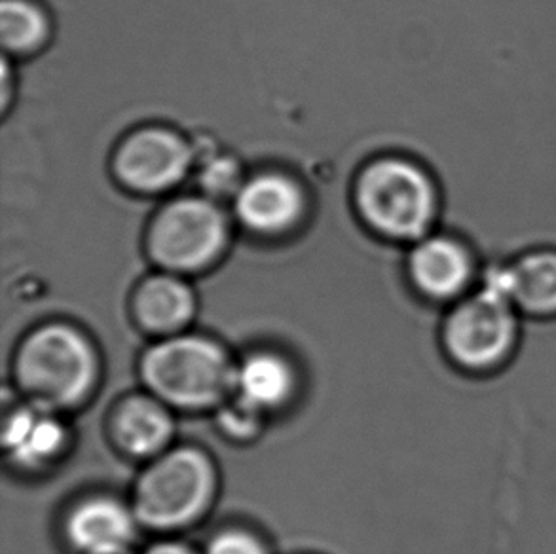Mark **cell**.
Masks as SVG:
<instances>
[{
  "label": "cell",
  "mask_w": 556,
  "mask_h": 554,
  "mask_svg": "<svg viewBox=\"0 0 556 554\" xmlns=\"http://www.w3.org/2000/svg\"><path fill=\"white\" fill-rule=\"evenodd\" d=\"M98 375V353L88 337L61 323L33 330L15 352L17 388L30 405L52 413L86 401Z\"/></svg>",
  "instance_id": "cell-1"
},
{
  "label": "cell",
  "mask_w": 556,
  "mask_h": 554,
  "mask_svg": "<svg viewBox=\"0 0 556 554\" xmlns=\"http://www.w3.org/2000/svg\"><path fill=\"white\" fill-rule=\"evenodd\" d=\"M236 373L223 345L194 335L164 338L141 360V378L151 395L185 411L223 405L236 391Z\"/></svg>",
  "instance_id": "cell-2"
},
{
  "label": "cell",
  "mask_w": 556,
  "mask_h": 554,
  "mask_svg": "<svg viewBox=\"0 0 556 554\" xmlns=\"http://www.w3.org/2000/svg\"><path fill=\"white\" fill-rule=\"evenodd\" d=\"M522 315L494 285L484 284L454 302L444 317L441 344L454 367L467 375H494L515 357Z\"/></svg>",
  "instance_id": "cell-3"
},
{
  "label": "cell",
  "mask_w": 556,
  "mask_h": 554,
  "mask_svg": "<svg viewBox=\"0 0 556 554\" xmlns=\"http://www.w3.org/2000/svg\"><path fill=\"white\" fill-rule=\"evenodd\" d=\"M217 492V469L198 449L160 454L139 477L134 494L137 522L151 530H177L210 509Z\"/></svg>",
  "instance_id": "cell-4"
},
{
  "label": "cell",
  "mask_w": 556,
  "mask_h": 554,
  "mask_svg": "<svg viewBox=\"0 0 556 554\" xmlns=\"http://www.w3.org/2000/svg\"><path fill=\"white\" fill-rule=\"evenodd\" d=\"M357 205L376 232L393 240L420 241L435 215V188L418 165L386 158L359 177Z\"/></svg>",
  "instance_id": "cell-5"
},
{
  "label": "cell",
  "mask_w": 556,
  "mask_h": 554,
  "mask_svg": "<svg viewBox=\"0 0 556 554\" xmlns=\"http://www.w3.org/2000/svg\"><path fill=\"white\" fill-rule=\"evenodd\" d=\"M228 241L223 211L205 198H182L160 211L149 234V251L169 274L207 268Z\"/></svg>",
  "instance_id": "cell-6"
},
{
  "label": "cell",
  "mask_w": 556,
  "mask_h": 554,
  "mask_svg": "<svg viewBox=\"0 0 556 554\" xmlns=\"http://www.w3.org/2000/svg\"><path fill=\"white\" fill-rule=\"evenodd\" d=\"M192 165V150L182 137L162 128L141 129L122 142L114 172L131 190L159 194L177 187Z\"/></svg>",
  "instance_id": "cell-7"
},
{
  "label": "cell",
  "mask_w": 556,
  "mask_h": 554,
  "mask_svg": "<svg viewBox=\"0 0 556 554\" xmlns=\"http://www.w3.org/2000/svg\"><path fill=\"white\" fill-rule=\"evenodd\" d=\"M408 276L421 297L458 302L473 291V255L451 236H426L410 253Z\"/></svg>",
  "instance_id": "cell-8"
},
{
  "label": "cell",
  "mask_w": 556,
  "mask_h": 554,
  "mask_svg": "<svg viewBox=\"0 0 556 554\" xmlns=\"http://www.w3.org/2000/svg\"><path fill=\"white\" fill-rule=\"evenodd\" d=\"M136 513L124 503L96 495L65 518V538L78 554H126L136 538Z\"/></svg>",
  "instance_id": "cell-9"
},
{
  "label": "cell",
  "mask_w": 556,
  "mask_h": 554,
  "mask_svg": "<svg viewBox=\"0 0 556 554\" xmlns=\"http://www.w3.org/2000/svg\"><path fill=\"white\" fill-rule=\"evenodd\" d=\"M484 281L504 292L522 317L555 319L556 251L553 249L530 251L513 263L492 268Z\"/></svg>",
  "instance_id": "cell-10"
},
{
  "label": "cell",
  "mask_w": 556,
  "mask_h": 554,
  "mask_svg": "<svg viewBox=\"0 0 556 554\" xmlns=\"http://www.w3.org/2000/svg\"><path fill=\"white\" fill-rule=\"evenodd\" d=\"M236 213L249 230L276 236L293 228L304 213L301 187L279 173H263L241 182Z\"/></svg>",
  "instance_id": "cell-11"
},
{
  "label": "cell",
  "mask_w": 556,
  "mask_h": 554,
  "mask_svg": "<svg viewBox=\"0 0 556 554\" xmlns=\"http://www.w3.org/2000/svg\"><path fill=\"white\" fill-rule=\"evenodd\" d=\"M67 427L55 413L25 405L8 414L2 444L8 457L23 469H45L67 449Z\"/></svg>",
  "instance_id": "cell-12"
},
{
  "label": "cell",
  "mask_w": 556,
  "mask_h": 554,
  "mask_svg": "<svg viewBox=\"0 0 556 554\" xmlns=\"http://www.w3.org/2000/svg\"><path fill=\"white\" fill-rule=\"evenodd\" d=\"M174 418L154 395L124 399L111 416L114 444L128 456L159 457L174 437Z\"/></svg>",
  "instance_id": "cell-13"
},
{
  "label": "cell",
  "mask_w": 556,
  "mask_h": 554,
  "mask_svg": "<svg viewBox=\"0 0 556 554\" xmlns=\"http://www.w3.org/2000/svg\"><path fill=\"white\" fill-rule=\"evenodd\" d=\"M194 312V292L175 274L149 277L137 287L134 315L147 332L166 338L181 335Z\"/></svg>",
  "instance_id": "cell-14"
},
{
  "label": "cell",
  "mask_w": 556,
  "mask_h": 554,
  "mask_svg": "<svg viewBox=\"0 0 556 554\" xmlns=\"http://www.w3.org/2000/svg\"><path fill=\"white\" fill-rule=\"evenodd\" d=\"M294 383L293 367L278 353H253L236 373L238 399L263 414L286 405L293 395Z\"/></svg>",
  "instance_id": "cell-15"
},
{
  "label": "cell",
  "mask_w": 556,
  "mask_h": 554,
  "mask_svg": "<svg viewBox=\"0 0 556 554\" xmlns=\"http://www.w3.org/2000/svg\"><path fill=\"white\" fill-rule=\"evenodd\" d=\"M48 20L40 8L29 0H2L0 4V40L4 50L27 53L45 45Z\"/></svg>",
  "instance_id": "cell-16"
},
{
  "label": "cell",
  "mask_w": 556,
  "mask_h": 554,
  "mask_svg": "<svg viewBox=\"0 0 556 554\" xmlns=\"http://www.w3.org/2000/svg\"><path fill=\"white\" fill-rule=\"evenodd\" d=\"M261 424H263V413H258L256 408L238 398L230 405H225L218 414V426L230 439H240V441L253 439L261 431Z\"/></svg>",
  "instance_id": "cell-17"
},
{
  "label": "cell",
  "mask_w": 556,
  "mask_h": 554,
  "mask_svg": "<svg viewBox=\"0 0 556 554\" xmlns=\"http://www.w3.org/2000/svg\"><path fill=\"white\" fill-rule=\"evenodd\" d=\"M200 182L213 196L238 194L240 167L230 158H213L203 165Z\"/></svg>",
  "instance_id": "cell-18"
},
{
  "label": "cell",
  "mask_w": 556,
  "mask_h": 554,
  "mask_svg": "<svg viewBox=\"0 0 556 554\" xmlns=\"http://www.w3.org/2000/svg\"><path fill=\"white\" fill-rule=\"evenodd\" d=\"M205 554H268L263 543L245 530H226L211 540Z\"/></svg>",
  "instance_id": "cell-19"
},
{
  "label": "cell",
  "mask_w": 556,
  "mask_h": 554,
  "mask_svg": "<svg viewBox=\"0 0 556 554\" xmlns=\"http://www.w3.org/2000/svg\"><path fill=\"white\" fill-rule=\"evenodd\" d=\"M144 554H198L192 549L182 545V543H160L149 549Z\"/></svg>",
  "instance_id": "cell-20"
},
{
  "label": "cell",
  "mask_w": 556,
  "mask_h": 554,
  "mask_svg": "<svg viewBox=\"0 0 556 554\" xmlns=\"http://www.w3.org/2000/svg\"><path fill=\"white\" fill-rule=\"evenodd\" d=\"M126 554H129V553H126Z\"/></svg>",
  "instance_id": "cell-21"
}]
</instances>
